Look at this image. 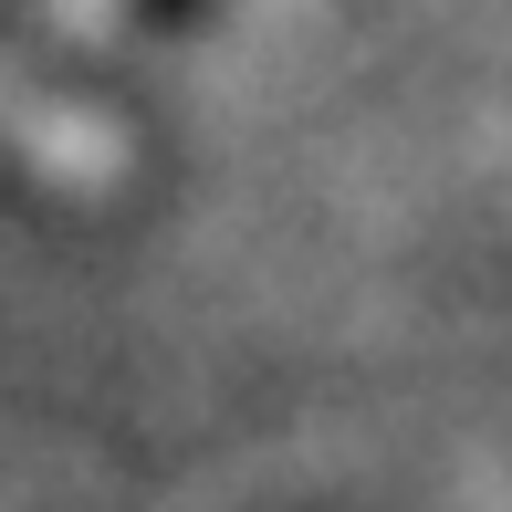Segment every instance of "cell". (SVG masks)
Masks as SVG:
<instances>
[{
    "mask_svg": "<svg viewBox=\"0 0 512 512\" xmlns=\"http://www.w3.org/2000/svg\"><path fill=\"white\" fill-rule=\"evenodd\" d=\"M157 11H178V0H157Z\"/></svg>",
    "mask_w": 512,
    "mask_h": 512,
    "instance_id": "1",
    "label": "cell"
}]
</instances>
